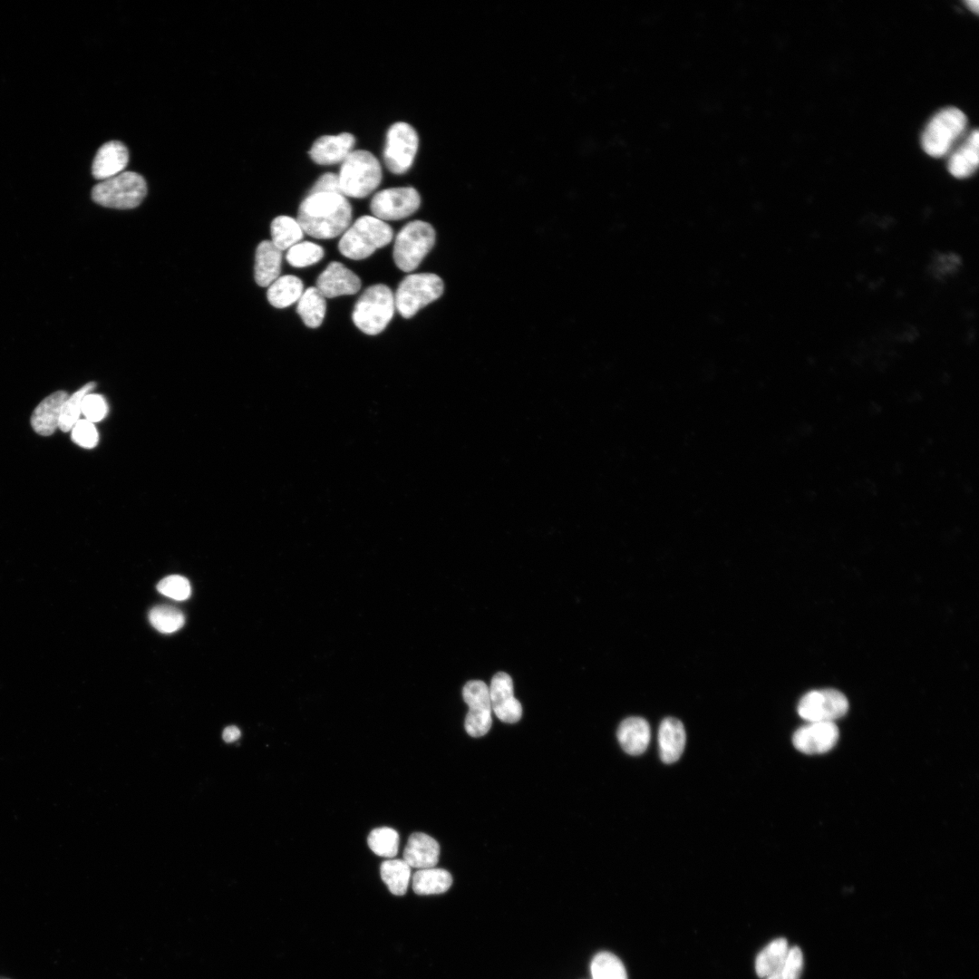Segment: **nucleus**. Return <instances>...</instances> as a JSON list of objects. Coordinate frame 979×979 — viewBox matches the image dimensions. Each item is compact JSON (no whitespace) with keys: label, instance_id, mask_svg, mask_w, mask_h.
Here are the masks:
<instances>
[{"label":"nucleus","instance_id":"nucleus-1","mask_svg":"<svg viewBox=\"0 0 979 979\" xmlns=\"http://www.w3.org/2000/svg\"><path fill=\"white\" fill-rule=\"evenodd\" d=\"M352 208L340 193H314L301 202L297 221L304 232L320 239L334 238L351 223Z\"/></svg>","mask_w":979,"mask_h":979},{"label":"nucleus","instance_id":"nucleus-2","mask_svg":"<svg viewBox=\"0 0 979 979\" xmlns=\"http://www.w3.org/2000/svg\"><path fill=\"white\" fill-rule=\"evenodd\" d=\"M393 237V228L387 223L373 216H362L344 232L338 249L350 259L361 260L388 245Z\"/></svg>","mask_w":979,"mask_h":979},{"label":"nucleus","instance_id":"nucleus-3","mask_svg":"<svg viewBox=\"0 0 979 979\" xmlns=\"http://www.w3.org/2000/svg\"><path fill=\"white\" fill-rule=\"evenodd\" d=\"M338 179L344 197L365 198L381 183V164L368 150H353L341 163Z\"/></svg>","mask_w":979,"mask_h":979},{"label":"nucleus","instance_id":"nucleus-4","mask_svg":"<svg viewBox=\"0 0 979 979\" xmlns=\"http://www.w3.org/2000/svg\"><path fill=\"white\" fill-rule=\"evenodd\" d=\"M395 309L394 296L383 284L367 287L354 305L352 319L366 334H380L391 321Z\"/></svg>","mask_w":979,"mask_h":979},{"label":"nucleus","instance_id":"nucleus-5","mask_svg":"<svg viewBox=\"0 0 979 979\" xmlns=\"http://www.w3.org/2000/svg\"><path fill=\"white\" fill-rule=\"evenodd\" d=\"M147 194L144 178L133 171H123L102 180L92 190L94 202L106 208L129 209L139 206Z\"/></svg>","mask_w":979,"mask_h":979},{"label":"nucleus","instance_id":"nucleus-6","mask_svg":"<svg viewBox=\"0 0 979 979\" xmlns=\"http://www.w3.org/2000/svg\"><path fill=\"white\" fill-rule=\"evenodd\" d=\"M435 230L422 220L407 223L397 234L393 257L396 267L403 272L417 268L435 243Z\"/></svg>","mask_w":979,"mask_h":979},{"label":"nucleus","instance_id":"nucleus-7","mask_svg":"<svg viewBox=\"0 0 979 979\" xmlns=\"http://www.w3.org/2000/svg\"><path fill=\"white\" fill-rule=\"evenodd\" d=\"M967 125L966 115L958 108L947 107L935 113L922 134L924 150L934 158L948 153Z\"/></svg>","mask_w":979,"mask_h":979},{"label":"nucleus","instance_id":"nucleus-8","mask_svg":"<svg viewBox=\"0 0 979 979\" xmlns=\"http://www.w3.org/2000/svg\"><path fill=\"white\" fill-rule=\"evenodd\" d=\"M443 281L431 273L412 274L398 286L394 296L395 307L404 318L413 316L420 309L437 300L443 293Z\"/></svg>","mask_w":979,"mask_h":979},{"label":"nucleus","instance_id":"nucleus-9","mask_svg":"<svg viewBox=\"0 0 979 979\" xmlns=\"http://www.w3.org/2000/svg\"><path fill=\"white\" fill-rule=\"evenodd\" d=\"M418 147L419 137L412 125L403 121L391 125L383 150L387 169L394 174L405 173L413 163Z\"/></svg>","mask_w":979,"mask_h":979},{"label":"nucleus","instance_id":"nucleus-10","mask_svg":"<svg viewBox=\"0 0 979 979\" xmlns=\"http://www.w3.org/2000/svg\"><path fill=\"white\" fill-rule=\"evenodd\" d=\"M421 197L412 187L389 188L378 191L371 200L373 217L384 220H399L413 214L420 207Z\"/></svg>","mask_w":979,"mask_h":979},{"label":"nucleus","instance_id":"nucleus-11","mask_svg":"<svg viewBox=\"0 0 979 979\" xmlns=\"http://www.w3.org/2000/svg\"><path fill=\"white\" fill-rule=\"evenodd\" d=\"M848 709L847 697L835 689L814 690L802 696L798 704V713L809 722H833L846 714Z\"/></svg>","mask_w":979,"mask_h":979},{"label":"nucleus","instance_id":"nucleus-12","mask_svg":"<svg viewBox=\"0 0 979 979\" xmlns=\"http://www.w3.org/2000/svg\"><path fill=\"white\" fill-rule=\"evenodd\" d=\"M464 702L469 706L465 729L472 737H481L492 724L491 704L488 685L479 680L469 681L462 689Z\"/></svg>","mask_w":979,"mask_h":979},{"label":"nucleus","instance_id":"nucleus-13","mask_svg":"<svg viewBox=\"0 0 979 979\" xmlns=\"http://www.w3.org/2000/svg\"><path fill=\"white\" fill-rule=\"evenodd\" d=\"M838 739L833 722H811L800 727L792 736L794 747L806 754H819L832 749Z\"/></svg>","mask_w":979,"mask_h":979},{"label":"nucleus","instance_id":"nucleus-14","mask_svg":"<svg viewBox=\"0 0 979 979\" xmlns=\"http://www.w3.org/2000/svg\"><path fill=\"white\" fill-rule=\"evenodd\" d=\"M491 709L496 716L507 723H515L522 716V706L515 698L511 677L504 673H497L489 687Z\"/></svg>","mask_w":979,"mask_h":979},{"label":"nucleus","instance_id":"nucleus-15","mask_svg":"<svg viewBox=\"0 0 979 979\" xmlns=\"http://www.w3.org/2000/svg\"><path fill=\"white\" fill-rule=\"evenodd\" d=\"M315 287L325 297L333 298L357 293L361 280L342 263L334 261L318 276Z\"/></svg>","mask_w":979,"mask_h":979},{"label":"nucleus","instance_id":"nucleus-16","mask_svg":"<svg viewBox=\"0 0 979 979\" xmlns=\"http://www.w3.org/2000/svg\"><path fill=\"white\" fill-rule=\"evenodd\" d=\"M355 138L349 132L324 135L315 141L309 150L311 160L319 165L342 163L353 151Z\"/></svg>","mask_w":979,"mask_h":979},{"label":"nucleus","instance_id":"nucleus-17","mask_svg":"<svg viewBox=\"0 0 979 979\" xmlns=\"http://www.w3.org/2000/svg\"><path fill=\"white\" fill-rule=\"evenodd\" d=\"M128 161L126 146L118 141H108L100 147L94 157L92 175L100 180L110 179L123 172Z\"/></svg>","mask_w":979,"mask_h":979},{"label":"nucleus","instance_id":"nucleus-18","mask_svg":"<svg viewBox=\"0 0 979 979\" xmlns=\"http://www.w3.org/2000/svg\"><path fill=\"white\" fill-rule=\"evenodd\" d=\"M657 740L661 760L668 764L675 762L685 747L686 733L683 724L676 718H664L659 725Z\"/></svg>","mask_w":979,"mask_h":979},{"label":"nucleus","instance_id":"nucleus-19","mask_svg":"<svg viewBox=\"0 0 979 979\" xmlns=\"http://www.w3.org/2000/svg\"><path fill=\"white\" fill-rule=\"evenodd\" d=\"M440 856V845L431 836L416 832L412 833L403 851V860L411 867L418 869L434 868Z\"/></svg>","mask_w":979,"mask_h":979},{"label":"nucleus","instance_id":"nucleus-20","mask_svg":"<svg viewBox=\"0 0 979 979\" xmlns=\"http://www.w3.org/2000/svg\"><path fill=\"white\" fill-rule=\"evenodd\" d=\"M68 398L64 391H57L45 397L34 410L31 424L34 431L48 436L59 428L63 402Z\"/></svg>","mask_w":979,"mask_h":979},{"label":"nucleus","instance_id":"nucleus-21","mask_svg":"<svg viewBox=\"0 0 979 979\" xmlns=\"http://www.w3.org/2000/svg\"><path fill=\"white\" fill-rule=\"evenodd\" d=\"M622 749L630 755H640L647 749L651 729L646 720L632 716L621 722L616 732Z\"/></svg>","mask_w":979,"mask_h":979},{"label":"nucleus","instance_id":"nucleus-22","mask_svg":"<svg viewBox=\"0 0 979 979\" xmlns=\"http://www.w3.org/2000/svg\"><path fill=\"white\" fill-rule=\"evenodd\" d=\"M282 251L271 240L258 244L255 255V279L260 286H269L279 277Z\"/></svg>","mask_w":979,"mask_h":979},{"label":"nucleus","instance_id":"nucleus-23","mask_svg":"<svg viewBox=\"0 0 979 979\" xmlns=\"http://www.w3.org/2000/svg\"><path fill=\"white\" fill-rule=\"evenodd\" d=\"M979 163V133L974 130L966 141L950 156L948 170L955 178L972 176Z\"/></svg>","mask_w":979,"mask_h":979},{"label":"nucleus","instance_id":"nucleus-24","mask_svg":"<svg viewBox=\"0 0 979 979\" xmlns=\"http://www.w3.org/2000/svg\"><path fill=\"white\" fill-rule=\"evenodd\" d=\"M304 286L300 278L293 275H285L276 278L267 292V300L276 308H285L298 301L303 294Z\"/></svg>","mask_w":979,"mask_h":979},{"label":"nucleus","instance_id":"nucleus-25","mask_svg":"<svg viewBox=\"0 0 979 979\" xmlns=\"http://www.w3.org/2000/svg\"><path fill=\"white\" fill-rule=\"evenodd\" d=\"M412 884L418 895L441 894L451 887L452 877L447 870L434 867L417 870L412 876Z\"/></svg>","mask_w":979,"mask_h":979},{"label":"nucleus","instance_id":"nucleus-26","mask_svg":"<svg viewBox=\"0 0 979 979\" xmlns=\"http://www.w3.org/2000/svg\"><path fill=\"white\" fill-rule=\"evenodd\" d=\"M325 310V297L315 286L306 288L298 299L297 314L304 324L310 328H316L321 325Z\"/></svg>","mask_w":979,"mask_h":979},{"label":"nucleus","instance_id":"nucleus-27","mask_svg":"<svg viewBox=\"0 0 979 979\" xmlns=\"http://www.w3.org/2000/svg\"><path fill=\"white\" fill-rule=\"evenodd\" d=\"M789 951L785 938L771 941L757 955L755 960L756 974L760 978H768L774 974L785 960Z\"/></svg>","mask_w":979,"mask_h":979},{"label":"nucleus","instance_id":"nucleus-28","mask_svg":"<svg viewBox=\"0 0 979 979\" xmlns=\"http://www.w3.org/2000/svg\"><path fill=\"white\" fill-rule=\"evenodd\" d=\"M380 874L392 894L402 896L406 893L411 879V867L403 859L383 861Z\"/></svg>","mask_w":979,"mask_h":979},{"label":"nucleus","instance_id":"nucleus-29","mask_svg":"<svg viewBox=\"0 0 979 979\" xmlns=\"http://www.w3.org/2000/svg\"><path fill=\"white\" fill-rule=\"evenodd\" d=\"M272 243L281 251L299 243L304 231L298 221L288 216H278L270 226Z\"/></svg>","mask_w":979,"mask_h":979},{"label":"nucleus","instance_id":"nucleus-30","mask_svg":"<svg viewBox=\"0 0 979 979\" xmlns=\"http://www.w3.org/2000/svg\"><path fill=\"white\" fill-rule=\"evenodd\" d=\"M149 620L155 629L164 634L176 632L185 623L183 613L177 607L168 605L152 607L149 613Z\"/></svg>","mask_w":979,"mask_h":979},{"label":"nucleus","instance_id":"nucleus-31","mask_svg":"<svg viewBox=\"0 0 979 979\" xmlns=\"http://www.w3.org/2000/svg\"><path fill=\"white\" fill-rule=\"evenodd\" d=\"M592 979H627L621 960L609 952H600L594 956L590 965Z\"/></svg>","mask_w":979,"mask_h":979},{"label":"nucleus","instance_id":"nucleus-32","mask_svg":"<svg viewBox=\"0 0 979 979\" xmlns=\"http://www.w3.org/2000/svg\"><path fill=\"white\" fill-rule=\"evenodd\" d=\"M95 386L96 383L94 382L87 383L65 400L62 408L59 422V429L62 431L67 432L71 431L73 425L80 420L82 400L86 394L90 393V392L95 388Z\"/></svg>","mask_w":979,"mask_h":979},{"label":"nucleus","instance_id":"nucleus-33","mask_svg":"<svg viewBox=\"0 0 979 979\" xmlns=\"http://www.w3.org/2000/svg\"><path fill=\"white\" fill-rule=\"evenodd\" d=\"M370 849L377 856L392 858L399 848L398 832L388 827L373 829L367 838Z\"/></svg>","mask_w":979,"mask_h":979},{"label":"nucleus","instance_id":"nucleus-34","mask_svg":"<svg viewBox=\"0 0 979 979\" xmlns=\"http://www.w3.org/2000/svg\"><path fill=\"white\" fill-rule=\"evenodd\" d=\"M324 249L321 246L304 241L288 248L286 253L287 262L294 267H305L320 261L324 257Z\"/></svg>","mask_w":979,"mask_h":979},{"label":"nucleus","instance_id":"nucleus-35","mask_svg":"<svg viewBox=\"0 0 979 979\" xmlns=\"http://www.w3.org/2000/svg\"><path fill=\"white\" fill-rule=\"evenodd\" d=\"M157 589L162 595L179 601L188 599L191 593L189 580L179 575L164 577L157 585Z\"/></svg>","mask_w":979,"mask_h":979},{"label":"nucleus","instance_id":"nucleus-36","mask_svg":"<svg viewBox=\"0 0 979 979\" xmlns=\"http://www.w3.org/2000/svg\"><path fill=\"white\" fill-rule=\"evenodd\" d=\"M803 969V955L798 946L789 948L780 968L766 979H800Z\"/></svg>","mask_w":979,"mask_h":979},{"label":"nucleus","instance_id":"nucleus-37","mask_svg":"<svg viewBox=\"0 0 979 979\" xmlns=\"http://www.w3.org/2000/svg\"><path fill=\"white\" fill-rule=\"evenodd\" d=\"M71 431L72 440L79 446L86 449L96 446L99 436L93 422L86 419L79 420Z\"/></svg>","mask_w":979,"mask_h":979},{"label":"nucleus","instance_id":"nucleus-38","mask_svg":"<svg viewBox=\"0 0 979 979\" xmlns=\"http://www.w3.org/2000/svg\"><path fill=\"white\" fill-rule=\"evenodd\" d=\"M108 412V406L104 398L100 394L88 393L82 402V413L85 419L92 422L102 420Z\"/></svg>","mask_w":979,"mask_h":979},{"label":"nucleus","instance_id":"nucleus-39","mask_svg":"<svg viewBox=\"0 0 979 979\" xmlns=\"http://www.w3.org/2000/svg\"><path fill=\"white\" fill-rule=\"evenodd\" d=\"M314 193H341L338 175L327 172L320 176L312 186L308 194Z\"/></svg>","mask_w":979,"mask_h":979},{"label":"nucleus","instance_id":"nucleus-40","mask_svg":"<svg viewBox=\"0 0 979 979\" xmlns=\"http://www.w3.org/2000/svg\"><path fill=\"white\" fill-rule=\"evenodd\" d=\"M223 740L227 742H232L240 737V731L236 726H228L222 733Z\"/></svg>","mask_w":979,"mask_h":979},{"label":"nucleus","instance_id":"nucleus-41","mask_svg":"<svg viewBox=\"0 0 979 979\" xmlns=\"http://www.w3.org/2000/svg\"><path fill=\"white\" fill-rule=\"evenodd\" d=\"M965 4H966L967 7L970 10L974 12L976 15L978 14V8L979 7H978V1L977 0H967V1H965Z\"/></svg>","mask_w":979,"mask_h":979},{"label":"nucleus","instance_id":"nucleus-42","mask_svg":"<svg viewBox=\"0 0 979 979\" xmlns=\"http://www.w3.org/2000/svg\"><path fill=\"white\" fill-rule=\"evenodd\" d=\"M0 979H10V978L5 977V976H0Z\"/></svg>","mask_w":979,"mask_h":979}]
</instances>
